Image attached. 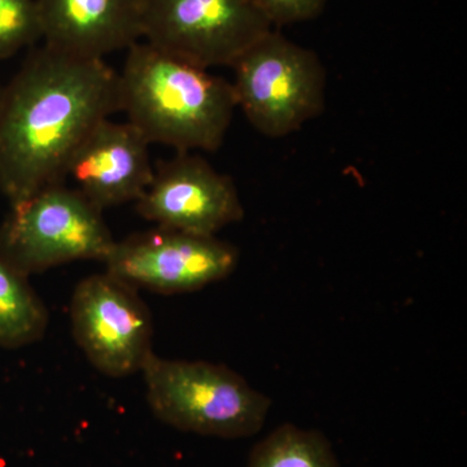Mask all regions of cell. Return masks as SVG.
<instances>
[{"label":"cell","mask_w":467,"mask_h":467,"mask_svg":"<svg viewBox=\"0 0 467 467\" xmlns=\"http://www.w3.org/2000/svg\"><path fill=\"white\" fill-rule=\"evenodd\" d=\"M48 312L29 282L0 254V347L21 348L41 340Z\"/></svg>","instance_id":"cell-12"},{"label":"cell","mask_w":467,"mask_h":467,"mask_svg":"<svg viewBox=\"0 0 467 467\" xmlns=\"http://www.w3.org/2000/svg\"><path fill=\"white\" fill-rule=\"evenodd\" d=\"M142 373L150 410L175 429L239 439L257 434L265 423L269 398L225 365L153 353Z\"/></svg>","instance_id":"cell-3"},{"label":"cell","mask_w":467,"mask_h":467,"mask_svg":"<svg viewBox=\"0 0 467 467\" xmlns=\"http://www.w3.org/2000/svg\"><path fill=\"white\" fill-rule=\"evenodd\" d=\"M135 208L156 226L208 236L244 217L232 178L190 152L158 162L152 182Z\"/></svg>","instance_id":"cell-9"},{"label":"cell","mask_w":467,"mask_h":467,"mask_svg":"<svg viewBox=\"0 0 467 467\" xmlns=\"http://www.w3.org/2000/svg\"><path fill=\"white\" fill-rule=\"evenodd\" d=\"M115 242L103 212L64 183L11 207L0 226V254L27 276L72 261L104 263Z\"/></svg>","instance_id":"cell-5"},{"label":"cell","mask_w":467,"mask_h":467,"mask_svg":"<svg viewBox=\"0 0 467 467\" xmlns=\"http://www.w3.org/2000/svg\"><path fill=\"white\" fill-rule=\"evenodd\" d=\"M70 319L77 344L104 376L122 378L142 371L153 355L149 306L137 288L109 272L76 285Z\"/></svg>","instance_id":"cell-7"},{"label":"cell","mask_w":467,"mask_h":467,"mask_svg":"<svg viewBox=\"0 0 467 467\" xmlns=\"http://www.w3.org/2000/svg\"><path fill=\"white\" fill-rule=\"evenodd\" d=\"M236 107L267 138L299 131L325 109L326 69L310 48L269 30L233 64Z\"/></svg>","instance_id":"cell-4"},{"label":"cell","mask_w":467,"mask_h":467,"mask_svg":"<svg viewBox=\"0 0 467 467\" xmlns=\"http://www.w3.org/2000/svg\"><path fill=\"white\" fill-rule=\"evenodd\" d=\"M41 39L36 0H0V60Z\"/></svg>","instance_id":"cell-14"},{"label":"cell","mask_w":467,"mask_h":467,"mask_svg":"<svg viewBox=\"0 0 467 467\" xmlns=\"http://www.w3.org/2000/svg\"><path fill=\"white\" fill-rule=\"evenodd\" d=\"M119 112V73L43 45L0 92V192L11 207L64 183L92 129Z\"/></svg>","instance_id":"cell-1"},{"label":"cell","mask_w":467,"mask_h":467,"mask_svg":"<svg viewBox=\"0 0 467 467\" xmlns=\"http://www.w3.org/2000/svg\"><path fill=\"white\" fill-rule=\"evenodd\" d=\"M239 263L235 245L216 235L156 226L115 242L106 264L109 275L134 288L186 294L227 278Z\"/></svg>","instance_id":"cell-8"},{"label":"cell","mask_w":467,"mask_h":467,"mask_svg":"<svg viewBox=\"0 0 467 467\" xmlns=\"http://www.w3.org/2000/svg\"><path fill=\"white\" fill-rule=\"evenodd\" d=\"M3 85L0 84V92H2Z\"/></svg>","instance_id":"cell-16"},{"label":"cell","mask_w":467,"mask_h":467,"mask_svg":"<svg viewBox=\"0 0 467 467\" xmlns=\"http://www.w3.org/2000/svg\"><path fill=\"white\" fill-rule=\"evenodd\" d=\"M248 467H339L321 432L282 425L252 451Z\"/></svg>","instance_id":"cell-13"},{"label":"cell","mask_w":467,"mask_h":467,"mask_svg":"<svg viewBox=\"0 0 467 467\" xmlns=\"http://www.w3.org/2000/svg\"><path fill=\"white\" fill-rule=\"evenodd\" d=\"M270 26H285L315 20L328 0H252Z\"/></svg>","instance_id":"cell-15"},{"label":"cell","mask_w":467,"mask_h":467,"mask_svg":"<svg viewBox=\"0 0 467 467\" xmlns=\"http://www.w3.org/2000/svg\"><path fill=\"white\" fill-rule=\"evenodd\" d=\"M41 39L73 57L99 58L143 38L142 0H36Z\"/></svg>","instance_id":"cell-11"},{"label":"cell","mask_w":467,"mask_h":467,"mask_svg":"<svg viewBox=\"0 0 467 467\" xmlns=\"http://www.w3.org/2000/svg\"><path fill=\"white\" fill-rule=\"evenodd\" d=\"M119 112L150 144L214 152L236 109L232 82L150 43L129 48L119 73Z\"/></svg>","instance_id":"cell-2"},{"label":"cell","mask_w":467,"mask_h":467,"mask_svg":"<svg viewBox=\"0 0 467 467\" xmlns=\"http://www.w3.org/2000/svg\"><path fill=\"white\" fill-rule=\"evenodd\" d=\"M143 38L202 69L233 64L275 29L252 0H142Z\"/></svg>","instance_id":"cell-6"},{"label":"cell","mask_w":467,"mask_h":467,"mask_svg":"<svg viewBox=\"0 0 467 467\" xmlns=\"http://www.w3.org/2000/svg\"><path fill=\"white\" fill-rule=\"evenodd\" d=\"M150 143L133 125L103 119L73 153L67 177L101 212L137 202L152 182Z\"/></svg>","instance_id":"cell-10"}]
</instances>
